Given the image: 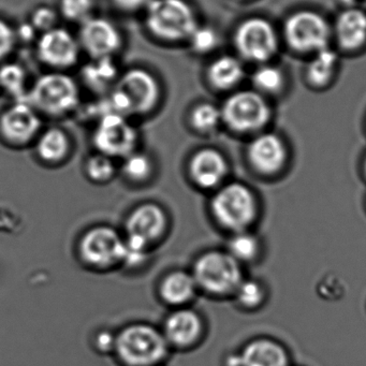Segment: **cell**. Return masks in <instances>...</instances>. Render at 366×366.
Wrapping results in <instances>:
<instances>
[{"label":"cell","instance_id":"6da1fadb","mask_svg":"<svg viewBox=\"0 0 366 366\" xmlns=\"http://www.w3.org/2000/svg\"><path fill=\"white\" fill-rule=\"evenodd\" d=\"M171 353L159 325L132 321L115 330L112 357L119 366L160 365Z\"/></svg>","mask_w":366,"mask_h":366},{"label":"cell","instance_id":"7a4b0ae2","mask_svg":"<svg viewBox=\"0 0 366 366\" xmlns=\"http://www.w3.org/2000/svg\"><path fill=\"white\" fill-rule=\"evenodd\" d=\"M200 295L212 300H231L245 277V267L224 247L209 248L197 254L189 267Z\"/></svg>","mask_w":366,"mask_h":366},{"label":"cell","instance_id":"3957f363","mask_svg":"<svg viewBox=\"0 0 366 366\" xmlns=\"http://www.w3.org/2000/svg\"><path fill=\"white\" fill-rule=\"evenodd\" d=\"M212 219L228 234L254 230L260 217V202L254 190L241 182L224 184L209 201Z\"/></svg>","mask_w":366,"mask_h":366},{"label":"cell","instance_id":"277c9868","mask_svg":"<svg viewBox=\"0 0 366 366\" xmlns=\"http://www.w3.org/2000/svg\"><path fill=\"white\" fill-rule=\"evenodd\" d=\"M160 99L162 89L156 76L142 68H132L119 76L102 113H117L128 119L143 117L153 112Z\"/></svg>","mask_w":366,"mask_h":366},{"label":"cell","instance_id":"5b68a950","mask_svg":"<svg viewBox=\"0 0 366 366\" xmlns=\"http://www.w3.org/2000/svg\"><path fill=\"white\" fill-rule=\"evenodd\" d=\"M74 254L84 269L95 273L122 269L125 237L110 224H95L83 231L74 246Z\"/></svg>","mask_w":366,"mask_h":366},{"label":"cell","instance_id":"8992f818","mask_svg":"<svg viewBox=\"0 0 366 366\" xmlns=\"http://www.w3.org/2000/svg\"><path fill=\"white\" fill-rule=\"evenodd\" d=\"M198 16L187 0H149L145 26L160 41H188L199 26Z\"/></svg>","mask_w":366,"mask_h":366},{"label":"cell","instance_id":"52a82bcc","mask_svg":"<svg viewBox=\"0 0 366 366\" xmlns=\"http://www.w3.org/2000/svg\"><path fill=\"white\" fill-rule=\"evenodd\" d=\"M222 124L239 134L254 136L267 129L273 119L269 98L256 89H237L224 100Z\"/></svg>","mask_w":366,"mask_h":366},{"label":"cell","instance_id":"ba28073f","mask_svg":"<svg viewBox=\"0 0 366 366\" xmlns=\"http://www.w3.org/2000/svg\"><path fill=\"white\" fill-rule=\"evenodd\" d=\"M81 94L76 81L61 71L42 74L29 87L26 102L40 114L61 117L74 112L80 104Z\"/></svg>","mask_w":366,"mask_h":366},{"label":"cell","instance_id":"9c48e42d","mask_svg":"<svg viewBox=\"0 0 366 366\" xmlns=\"http://www.w3.org/2000/svg\"><path fill=\"white\" fill-rule=\"evenodd\" d=\"M282 36L267 19L250 18L239 23L233 36L237 56L261 65L273 61L280 50Z\"/></svg>","mask_w":366,"mask_h":366},{"label":"cell","instance_id":"30bf717a","mask_svg":"<svg viewBox=\"0 0 366 366\" xmlns=\"http://www.w3.org/2000/svg\"><path fill=\"white\" fill-rule=\"evenodd\" d=\"M170 218L162 205L144 202L126 216L123 232L125 241L155 252L169 235Z\"/></svg>","mask_w":366,"mask_h":366},{"label":"cell","instance_id":"8fae6325","mask_svg":"<svg viewBox=\"0 0 366 366\" xmlns=\"http://www.w3.org/2000/svg\"><path fill=\"white\" fill-rule=\"evenodd\" d=\"M282 36L291 50L310 56L330 46L332 25L318 12L301 10L288 16Z\"/></svg>","mask_w":366,"mask_h":366},{"label":"cell","instance_id":"7c38bea8","mask_svg":"<svg viewBox=\"0 0 366 366\" xmlns=\"http://www.w3.org/2000/svg\"><path fill=\"white\" fill-rule=\"evenodd\" d=\"M159 327L172 352L194 350L207 335V320L194 305L169 310Z\"/></svg>","mask_w":366,"mask_h":366},{"label":"cell","instance_id":"4fadbf2b","mask_svg":"<svg viewBox=\"0 0 366 366\" xmlns=\"http://www.w3.org/2000/svg\"><path fill=\"white\" fill-rule=\"evenodd\" d=\"M139 134L128 117L117 113H102L93 134L98 153L113 159H124L136 151Z\"/></svg>","mask_w":366,"mask_h":366},{"label":"cell","instance_id":"5bb4252c","mask_svg":"<svg viewBox=\"0 0 366 366\" xmlns=\"http://www.w3.org/2000/svg\"><path fill=\"white\" fill-rule=\"evenodd\" d=\"M250 166L262 175L280 173L289 160V149L284 139L273 132H263L252 137L246 149Z\"/></svg>","mask_w":366,"mask_h":366},{"label":"cell","instance_id":"9a60e30c","mask_svg":"<svg viewBox=\"0 0 366 366\" xmlns=\"http://www.w3.org/2000/svg\"><path fill=\"white\" fill-rule=\"evenodd\" d=\"M40 113L26 100L14 102L0 115V134L6 142L26 145L39 136Z\"/></svg>","mask_w":366,"mask_h":366},{"label":"cell","instance_id":"2e32d148","mask_svg":"<svg viewBox=\"0 0 366 366\" xmlns=\"http://www.w3.org/2000/svg\"><path fill=\"white\" fill-rule=\"evenodd\" d=\"M80 44L68 29L55 27L37 40V56L41 63L57 70L74 67L80 59Z\"/></svg>","mask_w":366,"mask_h":366},{"label":"cell","instance_id":"e0dca14e","mask_svg":"<svg viewBox=\"0 0 366 366\" xmlns=\"http://www.w3.org/2000/svg\"><path fill=\"white\" fill-rule=\"evenodd\" d=\"M78 40L91 59L114 57L123 46V36L117 25L100 16H93L81 24Z\"/></svg>","mask_w":366,"mask_h":366},{"label":"cell","instance_id":"ac0fdd59","mask_svg":"<svg viewBox=\"0 0 366 366\" xmlns=\"http://www.w3.org/2000/svg\"><path fill=\"white\" fill-rule=\"evenodd\" d=\"M156 297L168 310L194 305L198 299V286L189 267H174L162 274L156 284Z\"/></svg>","mask_w":366,"mask_h":366},{"label":"cell","instance_id":"d6986e66","mask_svg":"<svg viewBox=\"0 0 366 366\" xmlns=\"http://www.w3.org/2000/svg\"><path fill=\"white\" fill-rule=\"evenodd\" d=\"M229 168L228 160L222 152L213 147H204L190 158L188 173L197 187L203 190H216L224 185Z\"/></svg>","mask_w":366,"mask_h":366},{"label":"cell","instance_id":"ffe728a7","mask_svg":"<svg viewBox=\"0 0 366 366\" xmlns=\"http://www.w3.org/2000/svg\"><path fill=\"white\" fill-rule=\"evenodd\" d=\"M237 366H290L288 348L276 338L257 336L237 349Z\"/></svg>","mask_w":366,"mask_h":366},{"label":"cell","instance_id":"44dd1931","mask_svg":"<svg viewBox=\"0 0 366 366\" xmlns=\"http://www.w3.org/2000/svg\"><path fill=\"white\" fill-rule=\"evenodd\" d=\"M332 39L345 51H357L366 46V12L349 8L338 14L332 25Z\"/></svg>","mask_w":366,"mask_h":366},{"label":"cell","instance_id":"7402d4cb","mask_svg":"<svg viewBox=\"0 0 366 366\" xmlns=\"http://www.w3.org/2000/svg\"><path fill=\"white\" fill-rule=\"evenodd\" d=\"M207 78L216 91L232 93L246 78L245 64L237 55H220L209 64Z\"/></svg>","mask_w":366,"mask_h":366},{"label":"cell","instance_id":"603a6c76","mask_svg":"<svg viewBox=\"0 0 366 366\" xmlns=\"http://www.w3.org/2000/svg\"><path fill=\"white\" fill-rule=\"evenodd\" d=\"M119 71L113 57L92 59L83 67L82 79L84 84L94 93L110 92L119 80Z\"/></svg>","mask_w":366,"mask_h":366},{"label":"cell","instance_id":"cb8c5ba5","mask_svg":"<svg viewBox=\"0 0 366 366\" xmlns=\"http://www.w3.org/2000/svg\"><path fill=\"white\" fill-rule=\"evenodd\" d=\"M340 68V55L331 46L310 55L306 65V80L315 87H325L335 79Z\"/></svg>","mask_w":366,"mask_h":366},{"label":"cell","instance_id":"d4e9b609","mask_svg":"<svg viewBox=\"0 0 366 366\" xmlns=\"http://www.w3.org/2000/svg\"><path fill=\"white\" fill-rule=\"evenodd\" d=\"M224 249L244 267L258 263L263 257V242L254 230L229 234Z\"/></svg>","mask_w":366,"mask_h":366},{"label":"cell","instance_id":"484cf974","mask_svg":"<svg viewBox=\"0 0 366 366\" xmlns=\"http://www.w3.org/2000/svg\"><path fill=\"white\" fill-rule=\"evenodd\" d=\"M70 139L59 128H49L37 137L36 153L42 162L59 164L67 158L70 152Z\"/></svg>","mask_w":366,"mask_h":366},{"label":"cell","instance_id":"4316f807","mask_svg":"<svg viewBox=\"0 0 366 366\" xmlns=\"http://www.w3.org/2000/svg\"><path fill=\"white\" fill-rule=\"evenodd\" d=\"M269 295V288L262 280L245 276L231 297V301L239 310L252 312L261 310L267 304Z\"/></svg>","mask_w":366,"mask_h":366},{"label":"cell","instance_id":"83f0119b","mask_svg":"<svg viewBox=\"0 0 366 366\" xmlns=\"http://www.w3.org/2000/svg\"><path fill=\"white\" fill-rule=\"evenodd\" d=\"M252 89L269 98L284 91L287 76L284 70L273 61L257 65L252 74Z\"/></svg>","mask_w":366,"mask_h":366},{"label":"cell","instance_id":"f1b7e54d","mask_svg":"<svg viewBox=\"0 0 366 366\" xmlns=\"http://www.w3.org/2000/svg\"><path fill=\"white\" fill-rule=\"evenodd\" d=\"M0 89L11 96L14 102L26 100L27 74L20 64L6 63L0 66Z\"/></svg>","mask_w":366,"mask_h":366},{"label":"cell","instance_id":"f546056e","mask_svg":"<svg viewBox=\"0 0 366 366\" xmlns=\"http://www.w3.org/2000/svg\"><path fill=\"white\" fill-rule=\"evenodd\" d=\"M189 122L199 134H213L222 124V109L211 102H201L190 112Z\"/></svg>","mask_w":366,"mask_h":366},{"label":"cell","instance_id":"4dcf8cb0","mask_svg":"<svg viewBox=\"0 0 366 366\" xmlns=\"http://www.w3.org/2000/svg\"><path fill=\"white\" fill-rule=\"evenodd\" d=\"M122 171L128 181L132 183H144L153 174V160L147 154L134 151L124 158Z\"/></svg>","mask_w":366,"mask_h":366},{"label":"cell","instance_id":"1f68e13d","mask_svg":"<svg viewBox=\"0 0 366 366\" xmlns=\"http://www.w3.org/2000/svg\"><path fill=\"white\" fill-rule=\"evenodd\" d=\"M115 172L114 159L104 154L92 155L85 162V173L94 183H108L114 177Z\"/></svg>","mask_w":366,"mask_h":366},{"label":"cell","instance_id":"d6a6232c","mask_svg":"<svg viewBox=\"0 0 366 366\" xmlns=\"http://www.w3.org/2000/svg\"><path fill=\"white\" fill-rule=\"evenodd\" d=\"M95 0H59V12L72 23L82 24L93 16Z\"/></svg>","mask_w":366,"mask_h":366},{"label":"cell","instance_id":"836d02e7","mask_svg":"<svg viewBox=\"0 0 366 366\" xmlns=\"http://www.w3.org/2000/svg\"><path fill=\"white\" fill-rule=\"evenodd\" d=\"M188 42L197 54L205 55L213 52L219 46V34L211 26H201L194 31Z\"/></svg>","mask_w":366,"mask_h":366},{"label":"cell","instance_id":"e575fe53","mask_svg":"<svg viewBox=\"0 0 366 366\" xmlns=\"http://www.w3.org/2000/svg\"><path fill=\"white\" fill-rule=\"evenodd\" d=\"M59 14L48 6H40L31 14V23L38 33H44L57 27Z\"/></svg>","mask_w":366,"mask_h":366},{"label":"cell","instance_id":"d590c367","mask_svg":"<svg viewBox=\"0 0 366 366\" xmlns=\"http://www.w3.org/2000/svg\"><path fill=\"white\" fill-rule=\"evenodd\" d=\"M115 330L100 329L92 338V348L102 355L112 357L114 349Z\"/></svg>","mask_w":366,"mask_h":366},{"label":"cell","instance_id":"8d00e7d4","mask_svg":"<svg viewBox=\"0 0 366 366\" xmlns=\"http://www.w3.org/2000/svg\"><path fill=\"white\" fill-rule=\"evenodd\" d=\"M16 34L7 21L0 19V61L7 59L14 50Z\"/></svg>","mask_w":366,"mask_h":366},{"label":"cell","instance_id":"74e56055","mask_svg":"<svg viewBox=\"0 0 366 366\" xmlns=\"http://www.w3.org/2000/svg\"><path fill=\"white\" fill-rule=\"evenodd\" d=\"M119 9L125 12H134L147 7L149 0H112Z\"/></svg>","mask_w":366,"mask_h":366},{"label":"cell","instance_id":"f35d334b","mask_svg":"<svg viewBox=\"0 0 366 366\" xmlns=\"http://www.w3.org/2000/svg\"><path fill=\"white\" fill-rule=\"evenodd\" d=\"M16 40L20 39L24 42H31L37 37L38 31H36L35 27L31 25V23H25L21 25L20 29L16 31Z\"/></svg>","mask_w":366,"mask_h":366},{"label":"cell","instance_id":"ab89813d","mask_svg":"<svg viewBox=\"0 0 366 366\" xmlns=\"http://www.w3.org/2000/svg\"><path fill=\"white\" fill-rule=\"evenodd\" d=\"M363 168H364V173H365V175H366V156H365V159H364Z\"/></svg>","mask_w":366,"mask_h":366},{"label":"cell","instance_id":"60d3db41","mask_svg":"<svg viewBox=\"0 0 366 366\" xmlns=\"http://www.w3.org/2000/svg\"><path fill=\"white\" fill-rule=\"evenodd\" d=\"M156 366H166V364H160V365H156Z\"/></svg>","mask_w":366,"mask_h":366},{"label":"cell","instance_id":"b9f144b4","mask_svg":"<svg viewBox=\"0 0 366 366\" xmlns=\"http://www.w3.org/2000/svg\"><path fill=\"white\" fill-rule=\"evenodd\" d=\"M290 366H300V365H292V364H291V365H290Z\"/></svg>","mask_w":366,"mask_h":366}]
</instances>
